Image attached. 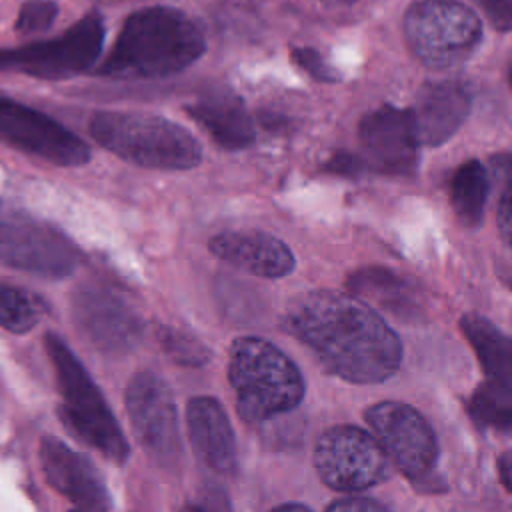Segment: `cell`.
<instances>
[{"label":"cell","instance_id":"cell-1","mask_svg":"<svg viewBox=\"0 0 512 512\" xmlns=\"http://www.w3.org/2000/svg\"><path fill=\"white\" fill-rule=\"evenodd\" d=\"M282 328L308 346L328 372L348 382H382L402 364L396 332L356 296L334 290L298 294L286 304Z\"/></svg>","mask_w":512,"mask_h":512},{"label":"cell","instance_id":"cell-2","mask_svg":"<svg viewBox=\"0 0 512 512\" xmlns=\"http://www.w3.org/2000/svg\"><path fill=\"white\" fill-rule=\"evenodd\" d=\"M206 48L200 28L180 10L152 6L130 14L98 74L158 78L184 70Z\"/></svg>","mask_w":512,"mask_h":512},{"label":"cell","instance_id":"cell-3","mask_svg":"<svg viewBox=\"0 0 512 512\" xmlns=\"http://www.w3.org/2000/svg\"><path fill=\"white\" fill-rule=\"evenodd\" d=\"M228 378L236 410L248 422H264L294 410L306 392L298 366L262 338H236L230 348Z\"/></svg>","mask_w":512,"mask_h":512},{"label":"cell","instance_id":"cell-4","mask_svg":"<svg viewBox=\"0 0 512 512\" xmlns=\"http://www.w3.org/2000/svg\"><path fill=\"white\" fill-rule=\"evenodd\" d=\"M92 138L116 156L154 170H190L200 164L198 140L180 124L140 112H98Z\"/></svg>","mask_w":512,"mask_h":512},{"label":"cell","instance_id":"cell-5","mask_svg":"<svg viewBox=\"0 0 512 512\" xmlns=\"http://www.w3.org/2000/svg\"><path fill=\"white\" fill-rule=\"evenodd\" d=\"M44 346L52 360L62 394V406L58 412L64 426L108 460L124 464L130 456L128 442L82 362L58 334L48 332Z\"/></svg>","mask_w":512,"mask_h":512},{"label":"cell","instance_id":"cell-6","mask_svg":"<svg viewBox=\"0 0 512 512\" xmlns=\"http://www.w3.org/2000/svg\"><path fill=\"white\" fill-rule=\"evenodd\" d=\"M404 34L414 56L444 70L466 62L480 44L478 16L454 0H420L404 16Z\"/></svg>","mask_w":512,"mask_h":512},{"label":"cell","instance_id":"cell-7","mask_svg":"<svg viewBox=\"0 0 512 512\" xmlns=\"http://www.w3.org/2000/svg\"><path fill=\"white\" fill-rule=\"evenodd\" d=\"M0 264L44 278H64L78 266V250L54 226L0 202Z\"/></svg>","mask_w":512,"mask_h":512},{"label":"cell","instance_id":"cell-8","mask_svg":"<svg viewBox=\"0 0 512 512\" xmlns=\"http://www.w3.org/2000/svg\"><path fill=\"white\" fill-rule=\"evenodd\" d=\"M314 468L320 480L342 492L372 488L390 476V460L374 434L340 424L320 434L314 446Z\"/></svg>","mask_w":512,"mask_h":512},{"label":"cell","instance_id":"cell-9","mask_svg":"<svg viewBox=\"0 0 512 512\" xmlns=\"http://www.w3.org/2000/svg\"><path fill=\"white\" fill-rule=\"evenodd\" d=\"M102 44V18L88 14L54 40L20 48H0V72H20L42 80L70 78L96 62Z\"/></svg>","mask_w":512,"mask_h":512},{"label":"cell","instance_id":"cell-10","mask_svg":"<svg viewBox=\"0 0 512 512\" xmlns=\"http://www.w3.org/2000/svg\"><path fill=\"white\" fill-rule=\"evenodd\" d=\"M124 400L134 436L148 458L162 468H174L182 458V440L168 384L158 374L140 370L130 378Z\"/></svg>","mask_w":512,"mask_h":512},{"label":"cell","instance_id":"cell-11","mask_svg":"<svg viewBox=\"0 0 512 512\" xmlns=\"http://www.w3.org/2000/svg\"><path fill=\"white\" fill-rule=\"evenodd\" d=\"M364 418L388 460L414 484L434 474L438 440L428 420L416 408L402 402H378L366 408Z\"/></svg>","mask_w":512,"mask_h":512},{"label":"cell","instance_id":"cell-12","mask_svg":"<svg viewBox=\"0 0 512 512\" xmlns=\"http://www.w3.org/2000/svg\"><path fill=\"white\" fill-rule=\"evenodd\" d=\"M0 138L58 166H80L90 160V148L82 138L48 114L6 96H0Z\"/></svg>","mask_w":512,"mask_h":512},{"label":"cell","instance_id":"cell-13","mask_svg":"<svg viewBox=\"0 0 512 512\" xmlns=\"http://www.w3.org/2000/svg\"><path fill=\"white\" fill-rule=\"evenodd\" d=\"M72 316L82 336L102 354H128L144 334L142 318L116 292L82 286L72 296Z\"/></svg>","mask_w":512,"mask_h":512},{"label":"cell","instance_id":"cell-14","mask_svg":"<svg viewBox=\"0 0 512 512\" xmlns=\"http://www.w3.org/2000/svg\"><path fill=\"white\" fill-rule=\"evenodd\" d=\"M358 138L368 170L392 176H410L416 172L422 144L410 110L380 106L368 112L360 120Z\"/></svg>","mask_w":512,"mask_h":512},{"label":"cell","instance_id":"cell-15","mask_svg":"<svg viewBox=\"0 0 512 512\" xmlns=\"http://www.w3.org/2000/svg\"><path fill=\"white\" fill-rule=\"evenodd\" d=\"M40 462L48 484L76 508L90 512L112 508V496L104 478L84 454L54 436H44L40 442Z\"/></svg>","mask_w":512,"mask_h":512},{"label":"cell","instance_id":"cell-16","mask_svg":"<svg viewBox=\"0 0 512 512\" xmlns=\"http://www.w3.org/2000/svg\"><path fill=\"white\" fill-rule=\"evenodd\" d=\"M472 104L470 88L462 80L426 84L410 110L420 144L440 146L464 124Z\"/></svg>","mask_w":512,"mask_h":512},{"label":"cell","instance_id":"cell-17","mask_svg":"<svg viewBox=\"0 0 512 512\" xmlns=\"http://www.w3.org/2000/svg\"><path fill=\"white\" fill-rule=\"evenodd\" d=\"M210 250L224 262L262 278H282L296 266L292 250L258 230H230L210 238Z\"/></svg>","mask_w":512,"mask_h":512},{"label":"cell","instance_id":"cell-18","mask_svg":"<svg viewBox=\"0 0 512 512\" xmlns=\"http://www.w3.org/2000/svg\"><path fill=\"white\" fill-rule=\"evenodd\" d=\"M186 426L196 456L216 474L236 468V438L222 404L212 396H196L186 404Z\"/></svg>","mask_w":512,"mask_h":512},{"label":"cell","instance_id":"cell-19","mask_svg":"<svg viewBox=\"0 0 512 512\" xmlns=\"http://www.w3.org/2000/svg\"><path fill=\"white\" fill-rule=\"evenodd\" d=\"M346 286L356 298L378 306L398 320L416 322L424 318V300L416 284L390 268L368 266L354 270L346 278Z\"/></svg>","mask_w":512,"mask_h":512},{"label":"cell","instance_id":"cell-20","mask_svg":"<svg viewBox=\"0 0 512 512\" xmlns=\"http://www.w3.org/2000/svg\"><path fill=\"white\" fill-rule=\"evenodd\" d=\"M186 110L190 118L224 150L248 148L256 138V128L248 110L232 92H208Z\"/></svg>","mask_w":512,"mask_h":512},{"label":"cell","instance_id":"cell-21","mask_svg":"<svg viewBox=\"0 0 512 512\" xmlns=\"http://www.w3.org/2000/svg\"><path fill=\"white\" fill-rule=\"evenodd\" d=\"M460 328L490 382L512 388V346L508 336L480 314H466Z\"/></svg>","mask_w":512,"mask_h":512},{"label":"cell","instance_id":"cell-22","mask_svg":"<svg viewBox=\"0 0 512 512\" xmlns=\"http://www.w3.org/2000/svg\"><path fill=\"white\" fill-rule=\"evenodd\" d=\"M490 192V178L480 160H468L456 168L450 180V202L464 226H478Z\"/></svg>","mask_w":512,"mask_h":512},{"label":"cell","instance_id":"cell-23","mask_svg":"<svg viewBox=\"0 0 512 512\" xmlns=\"http://www.w3.org/2000/svg\"><path fill=\"white\" fill-rule=\"evenodd\" d=\"M468 412L478 426L508 434L512 426V388L486 380L470 396Z\"/></svg>","mask_w":512,"mask_h":512},{"label":"cell","instance_id":"cell-24","mask_svg":"<svg viewBox=\"0 0 512 512\" xmlns=\"http://www.w3.org/2000/svg\"><path fill=\"white\" fill-rule=\"evenodd\" d=\"M40 318L38 302L20 288L0 284V326L10 332L24 334L36 326Z\"/></svg>","mask_w":512,"mask_h":512},{"label":"cell","instance_id":"cell-25","mask_svg":"<svg viewBox=\"0 0 512 512\" xmlns=\"http://www.w3.org/2000/svg\"><path fill=\"white\" fill-rule=\"evenodd\" d=\"M158 342L162 344L164 352L182 366H204L212 358L210 348H206L192 334L174 326H160Z\"/></svg>","mask_w":512,"mask_h":512},{"label":"cell","instance_id":"cell-26","mask_svg":"<svg viewBox=\"0 0 512 512\" xmlns=\"http://www.w3.org/2000/svg\"><path fill=\"white\" fill-rule=\"evenodd\" d=\"M58 16V4L52 0H28L22 4L18 18H16V32L18 34H38L52 26L54 18Z\"/></svg>","mask_w":512,"mask_h":512},{"label":"cell","instance_id":"cell-27","mask_svg":"<svg viewBox=\"0 0 512 512\" xmlns=\"http://www.w3.org/2000/svg\"><path fill=\"white\" fill-rule=\"evenodd\" d=\"M292 58L294 62L306 70L310 76H314L316 80H322V82H336L338 74L336 70L312 48H296L292 50Z\"/></svg>","mask_w":512,"mask_h":512},{"label":"cell","instance_id":"cell-28","mask_svg":"<svg viewBox=\"0 0 512 512\" xmlns=\"http://www.w3.org/2000/svg\"><path fill=\"white\" fill-rule=\"evenodd\" d=\"M324 170L332 172V174H342V176H356V174L368 170V166L362 160V156H354L350 152H336L328 158Z\"/></svg>","mask_w":512,"mask_h":512},{"label":"cell","instance_id":"cell-29","mask_svg":"<svg viewBox=\"0 0 512 512\" xmlns=\"http://www.w3.org/2000/svg\"><path fill=\"white\" fill-rule=\"evenodd\" d=\"M328 510H340V512H382L388 510L382 502L366 496H346L340 500H334L328 504Z\"/></svg>","mask_w":512,"mask_h":512},{"label":"cell","instance_id":"cell-30","mask_svg":"<svg viewBox=\"0 0 512 512\" xmlns=\"http://www.w3.org/2000/svg\"><path fill=\"white\" fill-rule=\"evenodd\" d=\"M484 8L498 30H508L512 24V0H474Z\"/></svg>","mask_w":512,"mask_h":512},{"label":"cell","instance_id":"cell-31","mask_svg":"<svg viewBox=\"0 0 512 512\" xmlns=\"http://www.w3.org/2000/svg\"><path fill=\"white\" fill-rule=\"evenodd\" d=\"M498 222H500V232L504 242H510V186H508V178L502 184L500 190V202H498Z\"/></svg>","mask_w":512,"mask_h":512},{"label":"cell","instance_id":"cell-32","mask_svg":"<svg viewBox=\"0 0 512 512\" xmlns=\"http://www.w3.org/2000/svg\"><path fill=\"white\" fill-rule=\"evenodd\" d=\"M510 468H512V464H510V452H504L502 456H500V460H498V472H500V482H502V486L506 488V492H510Z\"/></svg>","mask_w":512,"mask_h":512},{"label":"cell","instance_id":"cell-33","mask_svg":"<svg viewBox=\"0 0 512 512\" xmlns=\"http://www.w3.org/2000/svg\"><path fill=\"white\" fill-rule=\"evenodd\" d=\"M274 510H300V512H310V506H306V504H300V502H286V504H280V506H276Z\"/></svg>","mask_w":512,"mask_h":512},{"label":"cell","instance_id":"cell-34","mask_svg":"<svg viewBox=\"0 0 512 512\" xmlns=\"http://www.w3.org/2000/svg\"><path fill=\"white\" fill-rule=\"evenodd\" d=\"M346 2H350V0H346Z\"/></svg>","mask_w":512,"mask_h":512}]
</instances>
